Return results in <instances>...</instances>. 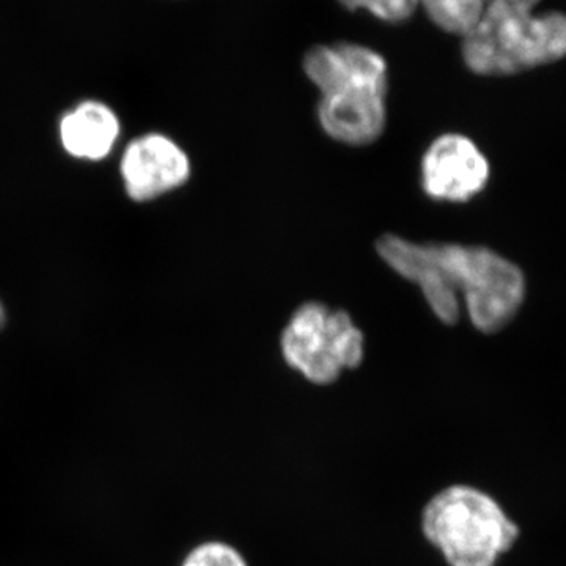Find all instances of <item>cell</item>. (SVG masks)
Segmentation results:
<instances>
[{"label":"cell","instance_id":"6da1fadb","mask_svg":"<svg viewBox=\"0 0 566 566\" xmlns=\"http://www.w3.org/2000/svg\"><path fill=\"white\" fill-rule=\"evenodd\" d=\"M387 266L415 283L439 322L453 326L465 308L472 326L495 334L526 301V275L501 253L457 243H415L394 233L376 241Z\"/></svg>","mask_w":566,"mask_h":566},{"label":"cell","instance_id":"9c48e42d","mask_svg":"<svg viewBox=\"0 0 566 566\" xmlns=\"http://www.w3.org/2000/svg\"><path fill=\"white\" fill-rule=\"evenodd\" d=\"M488 0H420V7L439 29L463 36L474 28Z\"/></svg>","mask_w":566,"mask_h":566},{"label":"cell","instance_id":"7a4b0ae2","mask_svg":"<svg viewBox=\"0 0 566 566\" xmlns=\"http://www.w3.org/2000/svg\"><path fill=\"white\" fill-rule=\"evenodd\" d=\"M303 69L319 91V126L331 139L365 147L385 133L389 71L378 52L356 43L324 44L304 55Z\"/></svg>","mask_w":566,"mask_h":566},{"label":"cell","instance_id":"277c9868","mask_svg":"<svg viewBox=\"0 0 566 566\" xmlns=\"http://www.w3.org/2000/svg\"><path fill=\"white\" fill-rule=\"evenodd\" d=\"M424 538L449 566H495L520 536V527L485 491L455 485L424 505Z\"/></svg>","mask_w":566,"mask_h":566},{"label":"cell","instance_id":"52a82bcc","mask_svg":"<svg viewBox=\"0 0 566 566\" xmlns=\"http://www.w3.org/2000/svg\"><path fill=\"white\" fill-rule=\"evenodd\" d=\"M188 155L161 134H148L129 144L122 159L126 191L136 202H147L180 188L189 180Z\"/></svg>","mask_w":566,"mask_h":566},{"label":"cell","instance_id":"8992f818","mask_svg":"<svg viewBox=\"0 0 566 566\" xmlns=\"http://www.w3.org/2000/svg\"><path fill=\"white\" fill-rule=\"evenodd\" d=\"M490 178V161L463 134L436 137L420 163L423 192L436 202H469L486 188Z\"/></svg>","mask_w":566,"mask_h":566},{"label":"cell","instance_id":"8fae6325","mask_svg":"<svg viewBox=\"0 0 566 566\" xmlns=\"http://www.w3.org/2000/svg\"><path fill=\"white\" fill-rule=\"evenodd\" d=\"M181 566H248V562L233 546L210 542L191 551Z\"/></svg>","mask_w":566,"mask_h":566},{"label":"cell","instance_id":"30bf717a","mask_svg":"<svg viewBox=\"0 0 566 566\" xmlns=\"http://www.w3.org/2000/svg\"><path fill=\"white\" fill-rule=\"evenodd\" d=\"M348 10H365L378 20L403 22L420 7V0H338Z\"/></svg>","mask_w":566,"mask_h":566},{"label":"cell","instance_id":"ba28073f","mask_svg":"<svg viewBox=\"0 0 566 566\" xmlns=\"http://www.w3.org/2000/svg\"><path fill=\"white\" fill-rule=\"evenodd\" d=\"M120 125L117 115L98 102H84L63 117L61 137L70 155L84 159H102L109 155Z\"/></svg>","mask_w":566,"mask_h":566},{"label":"cell","instance_id":"7c38bea8","mask_svg":"<svg viewBox=\"0 0 566 566\" xmlns=\"http://www.w3.org/2000/svg\"><path fill=\"white\" fill-rule=\"evenodd\" d=\"M505 2L516 3V6L531 7V9H535L538 6L539 0H505Z\"/></svg>","mask_w":566,"mask_h":566},{"label":"cell","instance_id":"4fadbf2b","mask_svg":"<svg viewBox=\"0 0 566 566\" xmlns=\"http://www.w3.org/2000/svg\"><path fill=\"white\" fill-rule=\"evenodd\" d=\"M3 323H6V311H3L2 304H0V329H2Z\"/></svg>","mask_w":566,"mask_h":566},{"label":"cell","instance_id":"5b68a950","mask_svg":"<svg viewBox=\"0 0 566 566\" xmlns=\"http://www.w3.org/2000/svg\"><path fill=\"white\" fill-rule=\"evenodd\" d=\"M286 365L315 386H329L363 364L365 337L352 315L311 301L300 305L281 335Z\"/></svg>","mask_w":566,"mask_h":566},{"label":"cell","instance_id":"3957f363","mask_svg":"<svg viewBox=\"0 0 566 566\" xmlns=\"http://www.w3.org/2000/svg\"><path fill=\"white\" fill-rule=\"evenodd\" d=\"M488 0L461 39L465 66L479 76H513L566 57V14Z\"/></svg>","mask_w":566,"mask_h":566}]
</instances>
